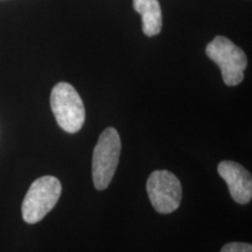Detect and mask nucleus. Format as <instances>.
Here are the masks:
<instances>
[{
  "instance_id": "f257e3e1",
  "label": "nucleus",
  "mask_w": 252,
  "mask_h": 252,
  "mask_svg": "<svg viewBox=\"0 0 252 252\" xmlns=\"http://www.w3.org/2000/svg\"><path fill=\"white\" fill-rule=\"evenodd\" d=\"M50 108L58 125L68 133H76L86 122V108L71 84L60 82L50 94Z\"/></svg>"
},
{
  "instance_id": "f03ea898",
  "label": "nucleus",
  "mask_w": 252,
  "mask_h": 252,
  "mask_svg": "<svg viewBox=\"0 0 252 252\" xmlns=\"http://www.w3.org/2000/svg\"><path fill=\"white\" fill-rule=\"evenodd\" d=\"M121 150L118 131L115 127L105 128L94 146L93 156V180L98 190H104L111 184L118 166Z\"/></svg>"
},
{
  "instance_id": "7ed1b4c3",
  "label": "nucleus",
  "mask_w": 252,
  "mask_h": 252,
  "mask_svg": "<svg viewBox=\"0 0 252 252\" xmlns=\"http://www.w3.org/2000/svg\"><path fill=\"white\" fill-rule=\"evenodd\" d=\"M61 193V182L55 176H42L34 181L21 207L25 222L34 224L45 219L47 214L56 206Z\"/></svg>"
},
{
  "instance_id": "20e7f679",
  "label": "nucleus",
  "mask_w": 252,
  "mask_h": 252,
  "mask_svg": "<svg viewBox=\"0 0 252 252\" xmlns=\"http://www.w3.org/2000/svg\"><path fill=\"white\" fill-rule=\"evenodd\" d=\"M207 56L216 63L222 71L223 82L228 87H235L242 83L244 70L248 65L245 53L224 36H216L207 45Z\"/></svg>"
},
{
  "instance_id": "39448f33",
  "label": "nucleus",
  "mask_w": 252,
  "mask_h": 252,
  "mask_svg": "<svg viewBox=\"0 0 252 252\" xmlns=\"http://www.w3.org/2000/svg\"><path fill=\"white\" fill-rule=\"evenodd\" d=\"M147 194L154 209L160 214H171L182 200L181 182L169 171H154L147 180Z\"/></svg>"
},
{
  "instance_id": "423d86ee",
  "label": "nucleus",
  "mask_w": 252,
  "mask_h": 252,
  "mask_svg": "<svg viewBox=\"0 0 252 252\" xmlns=\"http://www.w3.org/2000/svg\"><path fill=\"white\" fill-rule=\"evenodd\" d=\"M220 178L228 185L230 194L236 202L247 204L252 198V178L247 168L235 161L224 160L217 167Z\"/></svg>"
},
{
  "instance_id": "0eeeda50",
  "label": "nucleus",
  "mask_w": 252,
  "mask_h": 252,
  "mask_svg": "<svg viewBox=\"0 0 252 252\" xmlns=\"http://www.w3.org/2000/svg\"><path fill=\"white\" fill-rule=\"evenodd\" d=\"M133 7L141 15L145 35H158L162 28V14L159 1L158 0H133Z\"/></svg>"
},
{
  "instance_id": "6e6552de",
  "label": "nucleus",
  "mask_w": 252,
  "mask_h": 252,
  "mask_svg": "<svg viewBox=\"0 0 252 252\" xmlns=\"http://www.w3.org/2000/svg\"><path fill=\"white\" fill-rule=\"evenodd\" d=\"M220 252H252V245L249 243H228L222 248Z\"/></svg>"
}]
</instances>
